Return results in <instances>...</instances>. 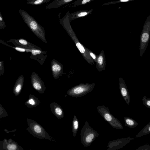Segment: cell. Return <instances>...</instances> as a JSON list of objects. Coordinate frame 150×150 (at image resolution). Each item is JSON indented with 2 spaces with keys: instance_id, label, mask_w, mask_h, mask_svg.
<instances>
[{
  "instance_id": "cell-6",
  "label": "cell",
  "mask_w": 150,
  "mask_h": 150,
  "mask_svg": "<svg viewBox=\"0 0 150 150\" xmlns=\"http://www.w3.org/2000/svg\"><path fill=\"white\" fill-rule=\"evenodd\" d=\"M95 84L94 83L91 84L81 83L69 89L67 92V94L69 96L74 97H82L91 92L94 88Z\"/></svg>"
},
{
  "instance_id": "cell-19",
  "label": "cell",
  "mask_w": 150,
  "mask_h": 150,
  "mask_svg": "<svg viewBox=\"0 0 150 150\" xmlns=\"http://www.w3.org/2000/svg\"><path fill=\"white\" fill-rule=\"evenodd\" d=\"M125 126L132 129L136 127L138 123L135 120L129 117L125 116L124 117Z\"/></svg>"
},
{
  "instance_id": "cell-31",
  "label": "cell",
  "mask_w": 150,
  "mask_h": 150,
  "mask_svg": "<svg viewBox=\"0 0 150 150\" xmlns=\"http://www.w3.org/2000/svg\"><path fill=\"white\" fill-rule=\"evenodd\" d=\"M3 112V107L1 106V105L0 104V115L2 114Z\"/></svg>"
},
{
  "instance_id": "cell-18",
  "label": "cell",
  "mask_w": 150,
  "mask_h": 150,
  "mask_svg": "<svg viewBox=\"0 0 150 150\" xmlns=\"http://www.w3.org/2000/svg\"><path fill=\"white\" fill-rule=\"evenodd\" d=\"M89 12L87 10H79L70 13L69 17V20L71 22L79 18L84 17L87 15Z\"/></svg>"
},
{
  "instance_id": "cell-25",
  "label": "cell",
  "mask_w": 150,
  "mask_h": 150,
  "mask_svg": "<svg viewBox=\"0 0 150 150\" xmlns=\"http://www.w3.org/2000/svg\"><path fill=\"white\" fill-rule=\"evenodd\" d=\"M142 101L144 105L150 109V99L149 98H147L145 96H144L142 99Z\"/></svg>"
},
{
  "instance_id": "cell-20",
  "label": "cell",
  "mask_w": 150,
  "mask_h": 150,
  "mask_svg": "<svg viewBox=\"0 0 150 150\" xmlns=\"http://www.w3.org/2000/svg\"><path fill=\"white\" fill-rule=\"evenodd\" d=\"M79 127V122L76 115L74 116L72 124V131L74 137L76 136Z\"/></svg>"
},
{
  "instance_id": "cell-26",
  "label": "cell",
  "mask_w": 150,
  "mask_h": 150,
  "mask_svg": "<svg viewBox=\"0 0 150 150\" xmlns=\"http://www.w3.org/2000/svg\"><path fill=\"white\" fill-rule=\"evenodd\" d=\"M136 150H150V145L147 144H144L136 149Z\"/></svg>"
},
{
  "instance_id": "cell-16",
  "label": "cell",
  "mask_w": 150,
  "mask_h": 150,
  "mask_svg": "<svg viewBox=\"0 0 150 150\" xmlns=\"http://www.w3.org/2000/svg\"><path fill=\"white\" fill-rule=\"evenodd\" d=\"M51 68L52 74L54 78L57 79L62 72V67L60 64L52 60L51 64Z\"/></svg>"
},
{
  "instance_id": "cell-28",
  "label": "cell",
  "mask_w": 150,
  "mask_h": 150,
  "mask_svg": "<svg viewBox=\"0 0 150 150\" xmlns=\"http://www.w3.org/2000/svg\"><path fill=\"white\" fill-rule=\"evenodd\" d=\"M88 52L91 57L94 60L95 62H96L97 61V55H96L94 53L89 49L88 50Z\"/></svg>"
},
{
  "instance_id": "cell-10",
  "label": "cell",
  "mask_w": 150,
  "mask_h": 150,
  "mask_svg": "<svg viewBox=\"0 0 150 150\" xmlns=\"http://www.w3.org/2000/svg\"><path fill=\"white\" fill-rule=\"evenodd\" d=\"M119 88L121 95L127 104L129 105L130 97L127 86L124 80L122 77H119Z\"/></svg>"
},
{
  "instance_id": "cell-30",
  "label": "cell",
  "mask_w": 150,
  "mask_h": 150,
  "mask_svg": "<svg viewBox=\"0 0 150 150\" xmlns=\"http://www.w3.org/2000/svg\"><path fill=\"white\" fill-rule=\"evenodd\" d=\"M4 71V64L2 62L0 61V74H3Z\"/></svg>"
},
{
  "instance_id": "cell-11",
  "label": "cell",
  "mask_w": 150,
  "mask_h": 150,
  "mask_svg": "<svg viewBox=\"0 0 150 150\" xmlns=\"http://www.w3.org/2000/svg\"><path fill=\"white\" fill-rule=\"evenodd\" d=\"M50 109L52 113L58 119H61L64 117V112L61 106L55 101L51 102Z\"/></svg>"
},
{
  "instance_id": "cell-13",
  "label": "cell",
  "mask_w": 150,
  "mask_h": 150,
  "mask_svg": "<svg viewBox=\"0 0 150 150\" xmlns=\"http://www.w3.org/2000/svg\"><path fill=\"white\" fill-rule=\"evenodd\" d=\"M3 146L4 149L8 150H17L23 149L22 147L19 146L16 143L11 139L8 140L4 139Z\"/></svg>"
},
{
  "instance_id": "cell-17",
  "label": "cell",
  "mask_w": 150,
  "mask_h": 150,
  "mask_svg": "<svg viewBox=\"0 0 150 150\" xmlns=\"http://www.w3.org/2000/svg\"><path fill=\"white\" fill-rule=\"evenodd\" d=\"M40 103V101L37 97L30 94L28 100L25 104L28 108H33L38 105Z\"/></svg>"
},
{
  "instance_id": "cell-5",
  "label": "cell",
  "mask_w": 150,
  "mask_h": 150,
  "mask_svg": "<svg viewBox=\"0 0 150 150\" xmlns=\"http://www.w3.org/2000/svg\"><path fill=\"white\" fill-rule=\"evenodd\" d=\"M97 109L98 112L111 127L116 129H123V127L120 122L110 113L108 107L102 105L98 106Z\"/></svg>"
},
{
  "instance_id": "cell-4",
  "label": "cell",
  "mask_w": 150,
  "mask_h": 150,
  "mask_svg": "<svg viewBox=\"0 0 150 150\" xmlns=\"http://www.w3.org/2000/svg\"><path fill=\"white\" fill-rule=\"evenodd\" d=\"M98 136V133L90 126L88 121H86L80 133L81 142L84 146H90Z\"/></svg>"
},
{
  "instance_id": "cell-12",
  "label": "cell",
  "mask_w": 150,
  "mask_h": 150,
  "mask_svg": "<svg viewBox=\"0 0 150 150\" xmlns=\"http://www.w3.org/2000/svg\"><path fill=\"white\" fill-rule=\"evenodd\" d=\"M96 63V69L99 71L101 72L105 70L106 65V59L103 50H102L99 54L97 55Z\"/></svg>"
},
{
  "instance_id": "cell-9",
  "label": "cell",
  "mask_w": 150,
  "mask_h": 150,
  "mask_svg": "<svg viewBox=\"0 0 150 150\" xmlns=\"http://www.w3.org/2000/svg\"><path fill=\"white\" fill-rule=\"evenodd\" d=\"M31 82L33 88L40 94H43L46 90L44 83L38 74L33 72L31 77Z\"/></svg>"
},
{
  "instance_id": "cell-22",
  "label": "cell",
  "mask_w": 150,
  "mask_h": 150,
  "mask_svg": "<svg viewBox=\"0 0 150 150\" xmlns=\"http://www.w3.org/2000/svg\"><path fill=\"white\" fill-rule=\"evenodd\" d=\"M150 133V122L147 124L138 133L135 138L141 137L145 135Z\"/></svg>"
},
{
  "instance_id": "cell-29",
  "label": "cell",
  "mask_w": 150,
  "mask_h": 150,
  "mask_svg": "<svg viewBox=\"0 0 150 150\" xmlns=\"http://www.w3.org/2000/svg\"><path fill=\"white\" fill-rule=\"evenodd\" d=\"M32 55H36L37 54H39L41 53V51L40 50L38 49H32L31 50V52Z\"/></svg>"
},
{
  "instance_id": "cell-24",
  "label": "cell",
  "mask_w": 150,
  "mask_h": 150,
  "mask_svg": "<svg viewBox=\"0 0 150 150\" xmlns=\"http://www.w3.org/2000/svg\"><path fill=\"white\" fill-rule=\"evenodd\" d=\"M52 0H28L26 4L32 5H39L47 3Z\"/></svg>"
},
{
  "instance_id": "cell-23",
  "label": "cell",
  "mask_w": 150,
  "mask_h": 150,
  "mask_svg": "<svg viewBox=\"0 0 150 150\" xmlns=\"http://www.w3.org/2000/svg\"><path fill=\"white\" fill-rule=\"evenodd\" d=\"M91 0H77L70 4L66 5L65 7H75L77 6L83 5L89 2Z\"/></svg>"
},
{
  "instance_id": "cell-2",
  "label": "cell",
  "mask_w": 150,
  "mask_h": 150,
  "mask_svg": "<svg viewBox=\"0 0 150 150\" xmlns=\"http://www.w3.org/2000/svg\"><path fill=\"white\" fill-rule=\"evenodd\" d=\"M18 11L24 22L31 30L42 41L47 42L45 37V33L43 27L26 11L21 9Z\"/></svg>"
},
{
  "instance_id": "cell-27",
  "label": "cell",
  "mask_w": 150,
  "mask_h": 150,
  "mask_svg": "<svg viewBox=\"0 0 150 150\" xmlns=\"http://www.w3.org/2000/svg\"><path fill=\"white\" fill-rule=\"evenodd\" d=\"M6 24L0 11V29H4L6 27Z\"/></svg>"
},
{
  "instance_id": "cell-14",
  "label": "cell",
  "mask_w": 150,
  "mask_h": 150,
  "mask_svg": "<svg viewBox=\"0 0 150 150\" xmlns=\"http://www.w3.org/2000/svg\"><path fill=\"white\" fill-rule=\"evenodd\" d=\"M74 0H54L46 6V9L56 8Z\"/></svg>"
},
{
  "instance_id": "cell-32",
  "label": "cell",
  "mask_w": 150,
  "mask_h": 150,
  "mask_svg": "<svg viewBox=\"0 0 150 150\" xmlns=\"http://www.w3.org/2000/svg\"><path fill=\"white\" fill-rule=\"evenodd\" d=\"M129 0H121L120 1L122 2H127Z\"/></svg>"
},
{
  "instance_id": "cell-1",
  "label": "cell",
  "mask_w": 150,
  "mask_h": 150,
  "mask_svg": "<svg viewBox=\"0 0 150 150\" xmlns=\"http://www.w3.org/2000/svg\"><path fill=\"white\" fill-rule=\"evenodd\" d=\"M70 13L69 11H68L62 18L60 19V23L75 42L85 59L90 64L94 65L95 62L90 56L88 52V49L85 47L79 42L72 28L69 18Z\"/></svg>"
},
{
  "instance_id": "cell-7",
  "label": "cell",
  "mask_w": 150,
  "mask_h": 150,
  "mask_svg": "<svg viewBox=\"0 0 150 150\" xmlns=\"http://www.w3.org/2000/svg\"><path fill=\"white\" fill-rule=\"evenodd\" d=\"M150 28L149 25H146L140 35L139 51L140 57H142L147 47L150 38Z\"/></svg>"
},
{
  "instance_id": "cell-21",
  "label": "cell",
  "mask_w": 150,
  "mask_h": 150,
  "mask_svg": "<svg viewBox=\"0 0 150 150\" xmlns=\"http://www.w3.org/2000/svg\"><path fill=\"white\" fill-rule=\"evenodd\" d=\"M14 42H15L16 44L18 45L19 46V47H33V46L31 45L30 43L28 42L26 40L23 39H17L13 40Z\"/></svg>"
},
{
  "instance_id": "cell-15",
  "label": "cell",
  "mask_w": 150,
  "mask_h": 150,
  "mask_svg": "<svg viewBox=\"0 0 150 150\" xmlns=\"http://www.w3.org/2000/svg\"><path fill=\"white\" fill-rule=\"evenodd\" d=\"M24 83V77L21 75L17 80L14 86L13 91L14 94L17 96L20 94L22 88Z\"/></svg>"
},
{
  "instance_id": "cell-3",
  "label": "cell",
  "mask_w": 150,
  "mask_h": 150,
  "mask_svg": "<svg viewBox=\"0 0 150 150\" xmlns=\"http://www.w3.org/2000/svg\"><path fill=\"white\" fill-rule=\"evenodd\" d=\"M28 127L26 129L33 136L40 139H45L52 141L55 140L46 131L43 127L32 119H27Z\"/></svg>"
},
{
  "instance_id": "cell-8",
  "label": "cell",
  "mask_w": 150,
  "mask_h": 150,
  "mask_svg": "<svg viewBox=\"0 0 150 150\" xmlns=\"http://www.w3.org/2000/svg\"><path fill=\"white\" fill-rule=\"evenodd\" d=\"M134 138L129 137L117 139L108 142L107 150H116L122 148L129 143Z\"/></svg>"
}]
</instances>
